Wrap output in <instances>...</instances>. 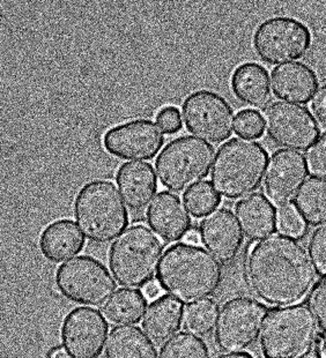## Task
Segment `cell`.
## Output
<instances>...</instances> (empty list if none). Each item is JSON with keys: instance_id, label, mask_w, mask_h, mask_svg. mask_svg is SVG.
I'll return each instance as SVG.
<instances>
[{"instance_id": "obj_1", "label": "cell", "mask_w": 326, "mask_h": 358, "mask_svg": "<svg viewBox=\"0 0 326 358\" xmlns=\"http://www.w3.org/2000/svg\"><path fill=\"white\" fill-rule=\"evenodd\" d=\"M244 274L250 290L260 302L279 308L301 302L317 279L302 243L283 234L262 239L249 250Z\"/></svg>"}, {"instance_id": "obj_2", "label": "cell", "mask_w": 326, "mask_h": 358, "mask_svg": "<svg viewBox=\"0 0 326 358\" xmlns=\"http://www.w3.org/2000/svg\"><path fill=\"white\" fill-rule=\"evenodd\" d=\"M222 279V267L217 259L201 246L189 243H178L166 249L157 269L161 288L183 303L213 296Z\"/></svg>"}, {"instance_id": "obj_3", "label": "cell", "mask_w": 326, "mask_h": 358, "mask_svg": "<svg viewBox=\"0 0 326 358\" xmlns=\"http://www.w3.org/2000/svg\"><path fill=\"white\" fill-rule=\"evenodd\" d=\"M267 166L269 153L262 143L242 138L232 139L218 150L211 182L226 199H243L260 187Z\"/></svg>"}, {"instance_id": "obj_4", "label": "cell", "mask_w": 326, "mask_h": 358, "mask_svg": "<svg viewBox=\"0 0 326 358\" xmlns=\"http://www.w3.org/2000/svg\"><path fill=\"white\" fill-rule=\"evenodd\" d=\"M74 217L90 242L107 244L127 230L130 216L111 180L97 179L81 187L74 199Z\"/></svg>"}, {"instance_id": "obj_5", "label": "cell", "mask_w": 326, "mask_h": 358, "mask_svg": "<svg viewBox=\"0 0 326 358\" xmlns=\"http://www.w3.org/2000/svg\"><path fill=\"white\" fill-rule=\"evenodd\" d=\"M162 252V242L155 232L143 224H136L110 246V271L120 285L143 288L157 274Z\"/></svg>"}, {"instance_id": "obj_6", "label": "cell", "mask_w": 326, "mask_h": 358, "mask_svg": "<svg viewBox=\"0 0 326 358\" xmlns=\"http://www.w3.org/2000/svg\"><path fill=\"white\" fill-rule=\"evenodd\" d=\"M318 325L303 304L280 306L267 313L260 333L265 358H299L316 343Z\"/></svg>"}, {"instance_id": "obj_7", "label": "cell", "mask_w": 326, "mask_h": 358, "mask_svg": "<svg viewBox=\"0 0 326 358\" xmlns=\"http://www.w3.org/2000/svg\"><path fill=\"white\" fill-rule=\"evenodd\" d=\"M214 153L211 143L194 136L170 141L155 161L161 184L171 192H187L210 175Z\"/></svg>"}, {"instance_id": "obj_8", "label": "cell", "mask_w": 326, "mask_h": 358, "mask_svg": "<svg viewBox=\"0 0 326 358\" xmlns=\"http://www.w3.org/2000/svg\"><path fill=\"white\" fill-rule=\"evenodd\" d=\"M56 285L60 294L71 302L90 306L106 304L117 288L107 267L90 256L71 259L59 266Z\"/></svg>"}, {"instance_id": "obj_9", "label": "cell", "mask_w": 326, "mask_h": 358, "mask_svg": "<svg viewBox=\"0 0 326 358\" xmlns=\"http://www.w3.org/2000/svg\"><path fill=\"white\" fill-rule=\"evenodd\" d=\"M267 308L263 303L246 296L229 299L220 310L215 326V343L225 352L251 348L260 338Z\"/></svg>"}, {"instance_id": "obj_10", "label": "cell", "mask_w": 326, "mask_h": 358, "mask_svg": "<svg viewBox=\"0 0 326 358\" xmlns=\"http://www.w3.org/2000/svg\"><path fill=\"white\" fill-rule=\"evenodd\" d=\"M311 31L301 21L290 17L267 19L257 27L253 45L260 59L281 65L301 59L310 50Z\"/></svg>"}, {"instance_id": "obj_11", "label": "cell", "mask_w": 326, "mask_h": 358, "mask_svg": "<svg viewBox=\"0 0 326 358\" xmlns=\"http://www.w3.org/2000/svg\"><path fill=\"white\" fill-rule=\"evenodd\" d=\"M187 131L208 143L229 139L235 129V111L229 102L212 90H197L182 104Z\"/></svg>"}, {"instance_id": "obj_12", "label": "cell", "mask_w": 326, "mask_h": 358, "mask_svg": "<svg viewBox=\"0 0 326 358\" xmlns=\"http://www.w3.org/2000/svg\"><path fill=\"white\" fill-rule=\"evenodd\" d=\"M263 118L271 141L287 150L304 152L320 138V125L313 113L299 104L271 103L264 110Z\"/></svg>"}, {"instance_id": "obj_13", "label": "cell", "mask_w": 326, "mask_h": 358, "mask_svg": "<svg viewBox=\"0 0 326 358\" xmlns=\"http://www.w3.org/2000/svg\"><path fill=\"white\" fill-rule=\"evenodd\" d=\"M107 319L97 308H76L64 318L60 338L70 358H99L108 341Z\"/></svg>"}, {"instance_id": "obj_14", "label": "cell", "mask_w": 326, "mask_h": 358, "mask_svg": "<svg viewBox=\"0 0 326 358\" xmlns=\"http://www.w3.org/2000/svg\"><path fill=\"white\" fill-rule=\"evenodd\" d=\"M164 136L157 124L139 118L118 124L108 129L104 146L110 155L127 161H147L159 154Z\"/></svg>"}, {"instance_id": "obj_15", "label": "cell", "mask_w": 326, "mask_h": 358, "mask_svg": "<svg viewBox=\"0 0 326 358\" xmlns=\"http://www.w3.org/2000/svg\"><path fill=\"white\" fill-rule=\"evenodd\" d=\"M306 157L299 152L280 150L273 154L267 166L264 192L278 208L290 206L308 177Z\"/></svg>"}, {"instance_id": "obj_16", "label": "cell", "mask_w": 326, "mask_h": 358, "mask_svg": "<svg viewBox=\"0 0 326 358\" xmlns=\"http://www.w3.org/2000/svg\"><path fill=\"white\" fill-rule=\"evenodd\" d=\"M200 242L222 264L234 262L243 246V231L239 220L229 208L214 210L200 222Z\"/></svg>"}, {"instance_id": "obj_17", "label": "cell", "mask_w": 326, "mask_h": 358, "mask_svg": "<svg viewBox=\"0 0 326 358\" xmlns=\"http://www.w3.org/2000/svg\"><path fill=\"white\" fill-rule=\"evenodd\" d=\"M150 229L168 243L180 242L191 231V217L183 201L169 191H161L147 210Z\"/></svg>"}, {"instance_id": "obj_18", "label": "cell", "mask_w": 326, "mask_h": 358, "mask_svg": "<svg viewBox=\"0 0 326 358\" xmlns=\"http://www.w3.org/2000/svg\"><path fill=\"white\" fill-rule=\"evenodd\" d=\"M116 182L127 207L134 212L145 210L157 192V177L146 162H127L120 166Z\"/></svg>"}, {"instance_id": "obj_19", "label": "cell", "mask_w": 326, "mask_h": 358, "mask_svg": "<svg viewBox=\"0 0 326 358\" xmlns=\"http://www.w3.org/2000/svg\"><path fill=\"white\" fill-rule=\"evenodd\" d=\"M318 77L306 64L280 65L272 71V92L279 100L306 104L318 90Z\"/></svg>"}, {"instance_id": "obj_20", "label": "cell", "mask_w": 326, "mask_h": 358, "mask_svg": "<svg viewBox=\"0 0 326 358\" xmlns=\"http://www.w3.org/2000/svg\"><path fill=\"white\" fill-rule=\"evenodd\" d=\"M86 239L77 223L70 219L49 223L40 236V250L44 258L54 264L65 262L83 251Z\"/></svg>"}, {"instance_id": "obj_21", "label": "cell", "mask_w": 326, "mask_h": 358, "mask_svg": "<svg viewBox=\"0 0 326 358\" xmlns=\"http://www.w3.org/2000/svg\"><path fill=\"white\" fill-rule=\"evenodd\" d=\"M235 213L242 231L251 241L260 242L278 229V213L262 193L241 199L235 206Z\"/></svg>"}, {"instance_id": "obj_22", "label": "cell", "mask_w": 326, "mask_h": 358, "mask_svg": "<svg viewBox=\"0 0 326 358\" xmlns=\"http://www.w3.org/2000/svg\"><path fill=\"white\" fill-rule=\"evenodd\" d=\"M230 86L237 100L253 109L265 110L271 104L270 76L260 64H241L234 71Z\"/></svg>"}, {"instance_id": "obj_23", "label": "cell", "mask_w": 326, "mask_h": 358, "mask_svg": "<svg viewBox=\"0 0 326 358\" xmlns=\"http://www.w3.org/2000/svg\"><path fill=\"white\" fill-rule=\"evenodd\" d=\"M184 304L173 296H161L147 308L143 329L150 340L168 341L180 331L184 319Z\"/></svg>"}, {"instance_id": "obj_24", "label": "cell", "mask_w": 326, "mask_h": 358, "mask_svg": "<svg viewBox=\"0 0 326 358\" xmlns=\"http://www.w3.org/2000/svg\"><path fill=\"white\" fill-rule=\"evenodd\" d=\"M107 358H159L148 335L136 326H117L111 329L106 345Z\"/></svg>"}, {"instance_id": "obj_25", "label": "cell", "mask_w": 326, "mask_h": 358, "mask_svg": "<svg viewBox=\"0 0 326 358\" xmlns=\"http://www.w3.org/2000/svg\"><path fill=\"white\" fill-rule=\"evenodd\" d=\"M147 301L143 292L122 288L102 306V313L107 322L113 325H134L146 313Z\"/></svg>"}, {"instance_id": "obj_26", "label": "cell", "mask_w": 326, "mask_h": 358, "mask_svg": "<svg viewBox=\"0 0 326 358\" xmlns=\"http://www.w3.org/2000/svg\"><path fill=\"white\" fill-rule=\"evenodd\" d=\"M295 208L306 224L322 226L326 222V180L310 178L295 199Z\"/></svg>"}, {"instance_id": "obj_27", "label": "cell", "mask_w": 326, "mask_h": 358, "mask_svg": "<svg viewBox=\"0 0 326 358\" xmlns=\"http://www.w3.org/2000/svg\"><path fill=\"white\" fill-rule=\"evenodd\" d=\"M219 313V304L214 299L191 303L184 311V329L198 336L208 335L217 326Z\"/></svg>"}, {"instance_id": "obj_28", "label": "cell", "mask_w": 326, "mask_h": 358, "mask_svg": "<svg viewBox=\"0 0 326 358\" xmlns=\"http://www.w3.org/2000/svg\"><path fill=\"white\" fill-rule=\"evenodd\" d=\"M206 342L198 335L180 332L161 347L159 358H210Z\"/></svg>"}, {"instance_id": "obj_29", "label": "cell", "mask_w": 326, "mask_h": 358, "mask_svg": "<svg viewBox=\"0 0 326 358\" xmlns=\"http://www.w3.org/2000/svg\"><path fill=\"white\" fill-rule=\"evenodd\" d=\"M184 203L196 219H201L217 210L221 203V196L212 182H201L184 193Z\"/></svg>"}, {"instance_id": "obj_30", "label": "cell", "mask_w": 326, "mask_h": 358, "mask_svg": "<svg viewBox=\"0 0 326 358\" xmlns=\"http://www.w3.org/2000/svg\"><path fill=\"white\" fill-rule=\"evenodd\" d=\"M234 131L242 139H260L265 132L263 116L257 110H241L237 113Z\"/></svg>"}, {"instance_id": "obj_31", "label": "cell", "mask_w": 326, "mask_h": 358, "mask_svg": "<svg viewBox=\"0 0 326 358\" xmlns=\"http://www.w3.org/2000/svg\"><path fill=\"white\" fill-rule=\"evenodd\" d=\"M278 229L280 234L299 238L306 231V223L295 207L287 206L278 212Z\"/></svg>"}, {"instance_id": "obj_32", "label": "cell", "mask_w": 326, "mask_h": 358, "mask_svg": "<svg viewBox=\"0 0 326 358\" xmlns=\"http://www.w3.org/2000/svg\"><path fill=\"white\" fill-rule=\"evenodd\" d=\"M308 248L316 272L326 275V222L311 234Z\"/></svg>"}, {"instance_id": "obj_33", "label": "cell", "mask_w": 326, "mask_h": 358, "mask_svg": "<svg viewBox=\"0 0 326 358\" xmlns=\"http://www.w3.org/2000/svg\"><path fill=\"white\" fill-rule=\"evenodd\" d=\"M306 161L313 176L326 180V132L308 150Z\"/></svg>"}, {"instance_id": "obj_34", "label": "cell", "mask_w": 326, "mask_h": 358, "mask_svg": "<svg viewBox=\"0 0 326 358\" xmlns=\"http://www.w3.org/2000/svg\"><path fill=\"white\" fill-rule=\"evenodd\" d=\"M309 308L317 325L326 335V276L313 287L310 294Z\"/></svg>"}, {"instance_id": "obj_35", "label": "cell", "mask_w": 326, "mask_h": 358, "mask_svg": "<svg viewBox=\"0 0 326 358\" xmlns=\"http://www.w3.org/2000/svg\"><path fill=\"white\" fill-rule=\"evenodd\" d=\"M157 122L161 131L169 136L176 134L183 127V120L177 106H166L161 108L157 113Z\"/></svg>"}, {"instance_id": "obj_36", "label": "cell", "mask_w": 326, "mask_h": 358, "mask_svg": "<svg viewBox=\"0 0 326 358\" xmlns=\"http://www.w3.org/2000/svg\"><path fill=\"white\" fill-rule=\"evenodd\" d=\"M310 109L322 125L326 127V83L317 90L310 103Z\"/></svg>"}, {"instance_id": "obj_37", "label": "cell", "mask_w": 326, "mask_h": 358, "mask_svg": "<svg viewBox=\"0 0 326 358\" xmlns=\"http://www.w3.org/2000/svg\"><path fill=\"white\" fill-rule=\"evenodd\" d=\"M143 295L146 296L147 299L150 301H155V299L161 297V292H162V288L159 285V282H150L148 285L143 287Z\"/></svg>"}, {"instance_id": "obj_38", "label": "cell", "mask_w": 326, "mask_h": 358, "mask_svg": "<svg viewBox=\"0 0 326 358\" xmlns=\"http://www.w3.org/2000/svg\"><path fill=\"white\" fill-rule=\"evenodd\" d=\"M215 358H255L251 354L246 352H226V354H221Z\"/></svg>"}, {"instance_id": "obj_39", "label": "cell", "mask_w": 326, "mask_h": 358, "mask_svg": "<svg viewBox=\"0 0 326 358\" xmlns=\"http://www.w3.org/2000/svg\"><path fill=\"white\" fill-rule=\"evenodd\" d=\"M187 243L189 244H193V245H198V243L200 242V234L199 231H197V230H191L189 234H187Z\"/></svg>"}, {"instance_id": "obj_40", "label": "cell", "mask_w": 326, "mask_h": 358, "mask_svg": "<svg viewBox=\"0 0 326 358\" xmlns=\"http://www.w3.org/2000/svg\"><path fill=\"white\" fill-rule=\"evenodd\" d=\"M49 358H70V356L67 355L66 352L64 349H54L49 354Z\"/></svg>"}, {"instance_id": "obj_41", "label": "cell", "mask_w": 326, "mask_h": 358, "mask_svg": "<svg viewBox=\"0 0 326 358\" xmlns=\"http://www.w3.org/2000/svg\"><path fill=\"white\" fill-rule=\"evenodd\" d=\"M299 358H324L320 350H309Z\"/></svg>"}, {"instance_id": "obj_42", "label": "cell", "mask_w": 326, "mask_h": 358, "mask_svg": "<svg viewBox=\"0 0 326 358\" xmlns=\"http://www.w3.org/2000/svg\"><path fill=\"white\" fill-rule=\"evenodd\" d=\"M318 350H320V354L323 356L324 358H326V335L323 338H320V347H318Z\"/></svg>"}]
</instances>
